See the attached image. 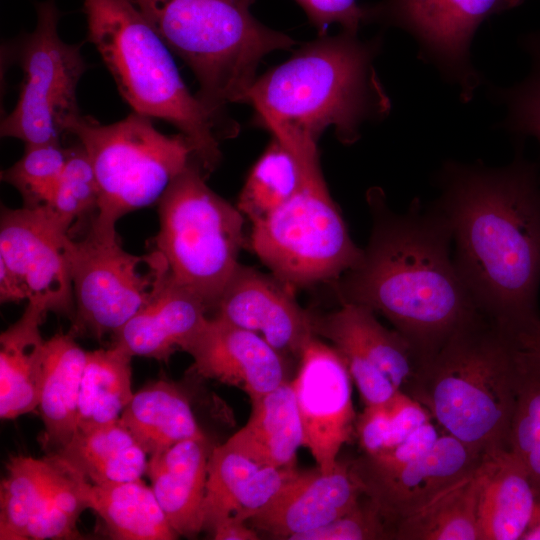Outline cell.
Returning a JSON list of instances; mask_svg holds the SVG:
<instances>
[{
  "mask_svg": "<svg viewBox=\"0 0 540 540\" xmlns=\"http://www.w3.org/2000/svg\"><path fill=\"white\" fill-rule=\"evenodd\" d=\"M69 134L84 147L97 178L99 199L88 231L103 240L119 239L118 220L158 203L194 159L185 135H165L150 117L134 111L108 125L80 115Z\"/></svg>",
  "mask_w": 540,
  "mask_h": 540,
  "instance_id": "obj_8",
  "label": "cell"
},
{
  "mask_svg": "<svg viewBox=\"0 0 540 540\" xmlns=\"http://www.w3.org/2000/svg\"><path fill=\"white\" fill-rule=\"evenodd\" d=\"M514 337L521 347L540 355V319L516 332Z\"/></svg>",
  "mask_w": 540,
  "mask_h": 540,
  "instance_id": "obj_44",
  "label": "cell"
},
{
  "mask_svg": "<svg viewBox=\"0 0 540 540\" xmlns=\"http://www.w3.org/2000/svg\"><path fill=\"white\" fill-rule=\"evenodd\" d=\"M520 348L478 311L421 365L409 395L470 448L483 454L509 448Z\"/></svg>",
  "mask_w": 540,
  "mask_h": 540,
  "instance_id": "obj_4",
  "label": "cell"
},
{
  "mask_svg": "<svg viewBox=\"0 0 540 540\" xmlns=\"http://www.w3.org/2000/svg\"><path fill=\"white\" fill-rule=\"evenodd\" d=\"M372 217L360 261L330 284L340 304L384 316L416 351L421 365L477 312L452 257L451 232L441 212L414 200L393 211L379 188L367 192Z\"/></svg>",
  "mask_w": 540,
  "mask_h": 540,
  "instance_id": "obj_2",
  "label": "cell"
},
{
  "mask_svg": "<svg viewBox=\"0 0 540 540\" xmlns=\"http://www.w3.org/2000/svg\"><path fill=\"white\" fill-rule=\"evenodd\" d=\"M251 406L247 423L225 443L260 466L295 467L303 429L291 381Z\"/></svg>",
  "mask_w": 540,
  "mask_h": 540,
  "instance_id": "obj_25",
  "label": "cell"
},
{
  "mask_svg": "<svg viewBox=\"0 0 540 540\" xmlns=\"http://www.w3.org/2000/svg\"><path fill=\"white\" fill-rule=\"evenodd\" d=\"M34 31L21 39L17 60L23 72L14 110L1 122L2 137L22 140L25 146L61 143L81 115L77 84L86 64L80 46L58 35L60 13L54 0L36 5Z\"/></svg>",
  "mask_w": 540,
  "mask_h": 540,
  "instance_id": "obj_10",
  "label": "cell"
},
{
  "mask_svg": "<svg viewBox=\"0 0 540 540\" xmlns=\"http://www.w3.org/2000/svg\"><path fill=\"white\" fill-rule=\"evenodd\" d=\"M87 40L97 49L134 112L168 122L186 136L194 159L211 173L227 125L186 87L170 49L131 0H83Z\"/></svg>",
  "mask_w": 540,
  "mask_h": 540,
  "instance_id": "obj_5",
  "label": "cell"
},
{
  "mask_svg": "<svg viewBox=\"0 0 540 540\" xmlns=\"http://www.w3.org/2000/svg\"><path fill=\"white\" fill-rule=\"evenodd\" d=\"M298 180L294 156L278 137L272 135L246 178L237 208L251 224L257 223L290 199Z\"/></svg>",
  "mask_w": 540,
  "mask_h": 540,
  "instance_id": "obj_32",
  "label": "cell"
},
{
  "mask_svg": "<svg viewBox=\"0 0 540 540\" xmlns=\"http://www.w3.org/2000/svg\"><path fill=\"white\" fill-rule=\"evenodd\" d=\"M47 310L28 301L21 317L0 335V417L14 419L39 406Z\"/></svg>",
  "mask_w": 540,
  "mask_h": 540,
  "instance_id": "obj_24",
  "label": "cell"
},
{
  "mask_svg": "<svg viewBox=\"0 0 540 540\" xmlns=\"http://www.w3.org/2000/svg\"><path fill=\"white\" fill-rule=\"evenodd\" d=\"M352 377L345 359L314 335L304 346L291 381L303 429V447L328 472L355 433Z\"/></svg>",
  "mask_w": 540,
  "mask_h": 540,
  "instance_id": "obj_14",
  "label": "cell"
},
{
  "mask_svg": "<svg viewBox=\"0 0 540 540\" xmlns=\"http://www.w3.org/2000/svg\"><path fill=\"white\" fill-rule=\"evenodd\" d=\"M52 461V474L45 497L32 518L27 539H80L77 528L81 513L88 509L81 475L54 454H47Z\"/></svg>",
  "mask_w": 540,
  "mask_h": 540,
  "instance_id": "obj_34",
  "label": "cell"
},
{
  "mask_svg": "<svg viewBox=\"0 0 540 540\" xmlns=\"http://www.w3.org/2000/svg\"><path fill=\"white\" fill-rule=\"evenodd\" d=\"M390 429V416L386 402L364 406L355 425V433L364 454L371 456L382 451L387 445Z\"/></svg>",
  "mask_w": 540,
  "mask_h": 540,
  "instance_id": "obj_41",
  "label": "cell"
},
{
  "mask_svg": "<svg viewBox=\"0 0 540 540\" xmlns=\"http://www.w3.org/2000/svg\"><path fill=\"white\" fill-rule=\"evenodd\" d=\"M348 513L334 521L304 532L294 540H385L392 532L376 505L364 495Z\"/></svg>",
  "mask_w": 540,
  "mask_h": 540,
  "instance_id": "obj_39",
  "label": "cell"
},
{
  "mask_svg": "<svg viewBox=\"0 0 540 540\" xmlns=\"http://www.w3.org/2000/svg\"><path fill=\"white\" fill-rule=\"evenodd\" d=\"M131 1L192 70L196 96L220 120L226 105L247 103L263 58L296 43L252 15L255 0Z\"/></svg>",
  "mask_w": 540,
  "mask_h": 540,
  "instance_id": "obj_6",
  "label": "cell"
},
{
  "mask_svg": "<svg viewBox=\"0 0 540 540\" xmlns=\"http://www.w3.org/2000/svg\"><path fill=\"white\" fill-rule=\"evenodd\" d=\"M190 371L244 391L250 401L288 381L286 357L261 336L216 316L207 317L185 345Z\"/></svg>",
  "mask_w": 540,
  "mask_h": 540,
  "instance_id": "obj_18",
  "label": "cell"
},
{
  "mask_svg": "<svg viewBox=\"0 0 540 540\" xmlns=\"http://www.w3.org/2000/svg\"><path fill=\"white\" fill-rule=\"evenodd\" d=\"M132 356L118 347L87 351L83 370L77 430L118 422L130 402Z\"/></svg>",
  "mask_w": 540,
  "mask_h": 540,
  "instance_id": "obj_29",
  "label": "cell"
},
{
  "mask_svg": "<svg viewBox=\"0 0 540 540\" xmlns=\"http://www.w3.org/2000/svg\"><path fill=\"white\" fill-rule=\"evenodd\" d=\"M75 312L71 332L101 339L148 304L169 278L160 252L135 255L87 232L69 244Z\"/></svg>",
  "mask_w": 540,
  "mask_h": 540,
  "instance_id": "obj_11",
  "label": "cell"
},
{
  "mask_svg": "<svg viewBox=\"0 0 540 540\" xmlns=\"http://www.w3.org/2000/svg\"><path fill=\"white\" fill-rule=\"evenodd\" d=\"M70 148L61 143L25 146L24 155L1 172V180L13 186L21 195L23 206L44 207L49 202Z\"/></svg>",
  "mask_w": 540,
  "mask_h": 540,
  "instance_id": "obj_37",
  "label": "cell"
},
{
  "mask_svg": "<svg viewBox=\"0 0 540 540\" xmlns=\"http://www.w3.org/2000/svg\"><path fill=\"white\" fill-rule=\"evenodd\" d=\"M521 540H540V501H537L532 519Z\"/></svg>",
  "mask_w": 540,
  "mask_h": 540,
  "instance_id": "obj_45",
  "label": "cell"
},
{
  "mask_svg": "<svg viewBox=\"0 0 540 540\" xmlns=\"http://www.w3.org/2000/svg\"><path fill=\"white\" fill-rule=\"evenodd\" d=\"M213 446L206 436L182 441L149 457L146 474L167 520L178 536L203 531L208 463Z\"/></svg>",
  "mask_w": 540,
  "mask_h": 540,
  "instance_id": "obj_21",
  "label": "cell"
},
{
  "mask_svg": "<svg viewBox=\"0 0 540 540\" xmlns=\"http://www.w3.org/2000/svg\"><path fill=\"white\" fill-rule=\"evenodd\" d=\"M478 473L481 540H521L538 501L525 467L499 448L484 453Z\"/></svg>",
  "mask_w": 540,
  "mask_h": 540,
  "instance_id": "obj_22",
  "label": "cell"
},
{
  "mask_svg": "<svg viewBox=\"0 0 540 540\" xmlns=\"http://www.w3.org/2000/svg\"><path fill=\"white\" fill-rule=\"evenodd\" d=\"M483 453L457 438L440 435L433 447L416 459L387 472L351 469L363 494L378 508L392 532L395 525L417 512L480 465Z\"/></svg>",
  "mask_w": 540,
  "mask_h": 540,
  "instance_id": "obj_17",
  "label": "cell"
},
{
  "mask_svg": "<svg viewBox=\"0 0 540 540\" xmlns=\"http://www.w3.org/2000/svg\"><path fill=\"white\" fill-rule=\"evenodd\" d=\"M209 532L215 540H257L260 538L257 530L235 515L222 519Z\"/></svg>",
  "mask_w": 540,
  "mask_h": 540,
  "instance_id": "obj_42",
  "label": "cell"
},
{
  "mask_svg": "<svg viewBox=\"0 0 540 540\" xmlns=\"http://www.w3.org/2000/svg\"><path fill=\"white\" fill-rule=\"evenodd\" d=\"M311 322L314 334L345 359L364 406L385 403L398 391L409 395L421 361L408 340L385 328L372 310L344 303L326 313L311 311Z\"/></svg>",
  "mask_w": 540,
  "mask_h": 540,
  "instance_id": "obj_13",
  "label": "cell"
},
{
  "mask_svg": "<svg viewBox=\"0 0 540 540\" xmlns=\"http://www.w3.org/2000/svg\"><path fill=\"white\" fill-rule=\"evenodd\" d=\"M294 292L271 272L263 273L239 263L213 316L258 334L284 357L298 360L315 334L311 311L299 305Z\"/></svg>",
  "mask_w": 540,
  "mask_h": 540,
  "instance_id": "obj_16",
  "label": "cell"
},
{
  "mask_svg": "<svg viewBox=\"0 0 540 540\" xmlns=\"http://www.w3.org/2000/svg\"><path fill=\"white\" fill-rule=\"evenodd\" d=\"M84 495L88 509L102 519L113 539L178 538L151 486L142 479L109 485H96L86 480Z\"/></svg>",
  "mask_w": 540,
  "mask_h": 540,
  "instance_id": "obj_28",
  "label": "cell"
},
{
  "mask_svg": "<svg viewBox=\"0 0 540 540\" xmlns=\"http://www.w3.org/2000/svg\"><path fill=\"white\" fill-rule=\"evenodd\" d=\"M351 462L338 460L324 472L298 470L280 492L248 519V524L277 539L294 538L351 511L363 496Z\"/></svg>",
  "mask_w": 540,
  "mask_h": 540,
  "instance_id": "obj_19",
  "label": "cell"
},
{
  "mask_svg": "<svg viewBox=\"0 0 540 540\" xmlns=\"http://www.w3.org/2000/svg\"><path fill=\"white\" fill-rule=\"evenodd\" d=\"M305 12L318 36L327 34L331 24H338L343 31L356 33L366 24L365 7L356 0H294Z\"/></svg>",
  "mask_w": 540,
  "mask_h": 540,
  "instance_id": "obj_40",
  "label": "cell"
},
{
  "mask_svg": "<svg viewBox=\"0 0 540 540\" xmlns=\"http://www.w3.org/2000/svg\"><path fill=\"white\" fill-rule=\"evenodd\" d=\"M99 199L97 178L87 152L80 142L70 154L44 208L69 235L76 222L94 215Z\"/></svg>",
  "mask_w": 540,
  "mask_h": 540,
  "instance_id": "obj_36",
  "label": "cell"
},
{
  "mask_svg": "<svg viewBox=\"0 0 540 540\" xmlns=\"http://www.w3.org/2000/svg\"><path fill=\"white\" fill-rule=\"evenodd\" d=\"M380 46V37L362 41L343 30L318 36L257 77L247 103L263 127H291L315 140L333 127L339 141L352 144L365 123L382 120L391 110L374 66Z\"/></svg>",
  "mask_w": 540,
  "mask_h": 540,
  "instance_id": "obj_3",
  "label": "cell"
},
{
  "mask_svg": "<svg viewBox=\"0 0 540 540\" xmlns=\"http://www.w3.org/2000/svg\"><path fill=\"white\" fill-rule=\"evenodd\" d=\"M71 236L42 208H2L0 261L17 276L27 301L73 319Z\"/></svg>",
  "mask_w": 540,
  "mask_h": 540,
  "instance_id": "obj_15",
  "label": "cell"
},
{
  "mask_svg": "<svg viewBox=\"0 0 540 540\" xmlns=\"http://www.w3.org/2000/svg\"><path fill=\"white\" fill-rule=\"evenodd\" d=\"M525 0H382L365 7L366 23L378 22L408 32L419 55L459 88L470 101L482 83L473 65L471 45L479 26Z\"/></svg>",
  "mask_w": 540,
  "mask_h": 540,
  "instance_id": "obj_12",
  "label": "cell"
},
{
  "mask_svg": "<svg viewBox=\"0 0 540 540\" xmlns=\"http://www.w3.org/2000/svg\"><path fill=\"white\" fill-rule=\"evenodd\" d=\"M433 203L457 272L479 312L514 335L540 319V180L522 157L502 167L448 161Z\"/></svg>",
  "mask_w": 540,
  "mask_h": 540,
  "instance_id": "obj_1",
  "label": "cell"
},
{
  "mask_svg": "<svg viewBox=\"0 0 540 540\" xmlns=\"http://www.w3.org/2000/svg\"><path fill=\"white\" fill-rule=\"evenodd\" d=\"M75 335L57 333L45 340L39 410L44 424L40 438L47 454L63 448L77 430L79 394L87 351Z\"/></svg>",
  "mask_w": 540,
  "mask_h": 540,
  "instance_id": "obj_23",
  "label": "cell"
},
{
  "mask_svg": "<svg viewBox=\"0 0 540 540\" xmlns=\"http://www.w3.org/2000/svg\"><path fill=\"white\" fill-rule=\"evenodd\" d=\"M281 141L294 156L296 191L265 219L252 224L250 245L270 272L294 290L332 284L361 259L324 180L317 141L286 131Z\"/></svg>",
  "mask_w": 540,
  "mask_h": 540,
  "instance_id": "obj_7",
  "label": "cell"
},
{
  "mask_svg": "<svg viewBox=\"0 0 540 540\" xmlns=\"http://www.w3.org/2000/svg\"><path fill=\"white\" fill-rule=\"evenodd\" d=\"M203 299L169 278L159 292L113 334L112 346L132 357L167 362L184 349L208 317Z\"/></svg>",
  "mask_w": 540,
  "mask_h": 540,
  "instance_id": "obj_20",
  "label": "cell"
},
{
  "mask_svg": "<svg viewBox=\"0 0 540 540\" xmlns=\"http://www.w3.org/2000/svg\"><path fill=\"white\" fill-rule=\"evenodd\" d=\"M118 422L149 457L188 439L206 436L190 400L175 383L160 379L133 394Z\"/></svg>",
  "mask_w": 540,
  "mask_h": 540,
  "instance_id": "obj_26",
  "label": "cell"
},
{
  "mask_svg": "<svg viewBox=\"0 0 540 540\" xmlns=\"http://www.w3.org/2000/svg\"><path fill=\"white\" fill-rule=\"evenodd\" d=\"M478 467L423 508L398 522L393 529V539L481 540Z\"/></svg>",
  "mask_w": 540,
  "mask_h": 540,
  "instance_id": "obj_30",
  "label": "cell"
},
{
  "mask_svg": "<svg viewBox=\"0 0 540 540\" xmlns=\"http://www.w3.org/2000/svg\"><path fill=\"white\" fill-rule=\"evenodd\" d=\"M259 468L226 443L214 446L208 463L203 531L209 532L216 523L240 511Z\"/></svg>",
  "mask_w": 540,
  "mask_h": 540,
  "instance_id": "obj_35",
  "label": "cell"
},
{
  "mask_svg": "<svg viewBox=\"0 0 540 540\" xmlns=\"http://www.w3.org/2000/svg\"><path fill=\"white\" fill-rule=\"evenodd\" d=\"M508 447L525 467L540 501V355L523 347Z\"/></svg>",
  "mask_w": 540,
  "mask_h": 540,
  "instance_id": "obj_33",
  "label": "cell"
},
{
  "mask_svg": "<svg viewBox=\"0 0 540 540\" xmlns=\"http://www.w3.org/2000/svg\"><path fill=\"white\" fill-rule=\"evenodd\" d=\"M51 474L48 455L39 459L10 457L0 486L1 540H27L28 527L45 497Z\"/></svg>",
  "mask_w": 540,
  "mask_h": 540,
  "instance_id": "obj_31",
  "label": "cell"
},
{
  "mask_svg": "<svg viewBox=\"0 0 540 540\" xmlns=\"http://www.w3.org/2000/svg\"><path fill=\"white\" fill-rule=\"evenodd\" d=\"M522 45L531 60L528 76L511 87H494L491 93L506 109L503 128L519 136H532L540 144V31L524 37Z\"/></svg>",
  "mask_w": 540,
  "mask_h": 540,
  "instance_id": "obj_38",
  "label": "cell"
},
{
  "mask_svg": "<svg viewBox=\"0 0 540 540\" xmlns=\"http://www.w3.org/2000/svg\"><path fill=\"white\" fill-rule=\"evenodd\" d=\"M53 454L96 485L142 479L149 461L144 449L119 422L76 430L71 440Z\"/></svg>",
  "mask_w": 540,
  "mask_h": 540,
  "instance_id": "obj_27",
  "label": "cell"
},
{
  "mask_svg": "<svg viewBox=\"0 0 540 540\" xmlns=\"http://www.w3.org/2000/svg\"><path fill=\"white\" fill-rule=\"evenodd\" d=\"M205 177L192 159L168 186L157 203L159 231L152 249L166 260L170 277L213 311L239 264L245 217L216 194Z\"/></svg>",
  "mask_w": 540,
  "mask_h": 540,
  "instance_id": "obj_9",
  "label": "cell"
},
{
  "mask_svg": "<svg viewBox=\"0 0 540 540\" xmlns=\"http://www.w3.org/2000/svg\"><path fill=\"white\" fill-rule=\"evenodd\" d=\"M27 293L17 276L0 261V300L6 302H20L27 300Z\"/></svg>",
  "mask_w": 540,
  "mask_h": 540,
  "instance_id": "obj_43",
  "label": "cell"
}]
</instances>
